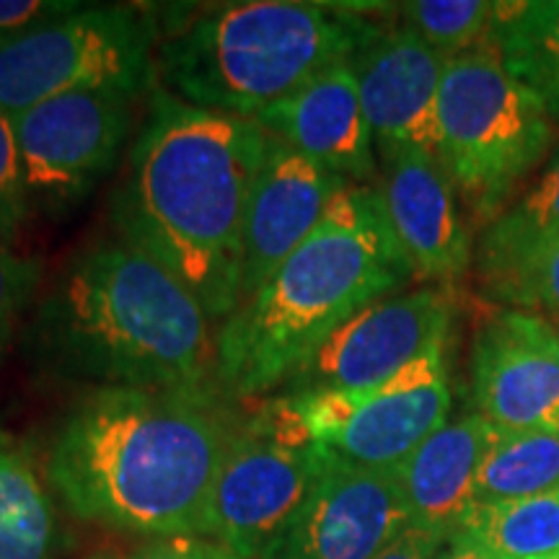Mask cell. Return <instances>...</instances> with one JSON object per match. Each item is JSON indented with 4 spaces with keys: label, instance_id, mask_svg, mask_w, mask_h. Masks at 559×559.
<instances>
[{
    "label": "cell",
    "instance_id": "obj_4",
    "mask_svg": "<svg viewBox=\"0 0 559 559\" xmlns=\"http://www.w3.org/2000/svg\"><path fill=\"white\" fill-rule=\"evenodd\" d=\"M412 277L379 187L347 181L309 239L223 321L213 383L234 402L283 389L332 332Z\"/></svg>",
    "mask_w": 559,
    "mask_h": 559
},
{
    "label": "cell",
    "instance_id": "obj_33",
    "mask_svg": "<svg viewBox=\"0 0 559 559\" xmlns=\"http://www.w3.org/2000/svg\"><path fill=\"white\" fill-rule=\"evenodd\" d=\"M549 559H559V557H549Z\"/></svg>",
    "mask_w": 559,
    "mask_h": 559
},
{
    "label": "cell",
    "instance_id": "obj_32",
    "mask_svg": "<svg viewBox=\"0 0 559 559\" xmlns=\"http://www.w3.org/2000/svg\"><path fill=\"white\" fill-rule=\"evenodd\" d=\"M547 345L551 349V355H555L557 362H559V330H557V326H551V324H547Z\"/></svg>",
    "mask_w": 559,
    "mask_h": 559
},
{
    "label": "cell",
    "instance_id": "obj_20",
    "mask_svg": "<svg viewBox=\"0 0 559 559\" xmlns=\"http://www.w3.org/2000/svg\"><path fill=\"white\" fill-rule=\"evenodd\" d=\"M489 39L508 73L559 128V0L498 3Z\"/></svg>",
    "mask_w": 559,
    "mask_h": 559
},
{
    "label": "cell",
    "instance_id": "obj_16",
    "mask_svg": "<svg viewBox=\"0 0 559 559\" xmlns=\"http://www.w3.org/2000/svg\"><path fill=\"white\" fill-rule=\"evenodd\" d=\"M379 192L415 277L449 285L464 275L472 241L443 160L417 151L381 160Z\"/></svg>",
    "mask_w": 559,
    "mask_h": 559
},
{
    "label": "cell",
    "instance_id": "obj_24",
    "mask_svg": "<svg viewBox=\"0 0 559 559\" xmlns=\"http://www.w3.org/2000/svg\"><path fill=\"white\" fill-rule=\"evenodd\" d=\"M396 13L404 29L415 34L443 60L474 50L489 37L498 3L489 0H412Z\"/></svg>",
    "mask_w": 559,
    "mask_h": 559
},
{
    "label": "cell",
    "instance_id": "obj_30",
    "mask_svg": "<svg viewBox=\"0 0 559 559\" xmlns=\"http://www.w3.org/2000/svg\"><path fill=\"white\" fill-rule=\"evenodd\" d=\"M445 544H449V539L443 534L412 526L404 531L400 539L391 542L376 559H438Z\"/></svg>",
    "mask_w": 559,
    "mask_h": 559
},
{
    "label": "cell",
    "instance_id": "obj_3",
    "mask_svg": "<svg viewBox=\"0 0 559 559\" xmlns=\"http://www.w3.org/2000/svg\"><path fill=\"white\" fill-rule=\"evenodd\" d=\"M207 311L122 236L91 243L41 298L29 342L52 373L99 389L215 386Z\"/></svg>",
    "mask_w": 559,
    "mask_h": 559
},
{
    "label": "cell",
    "instance_id": "obj_18",
    "mask_svg": "<svg viewBox=\"0 0 559 559\" xmlns=\"http://www.w3.org/2000/svg\"><path fill=\"white\" fill-rule=\"evenodd\" d=\"M500 430L479 412L449 419L396 469L407 498L412 526L451 539L474 506V485Z\"/></svg>",
    "mask_w": 559,
    "mask_h": 559
},
{
    "label": "cell",
    "instance_id": "obj_6",
    "mask_svg": "<svg viewBox=\"0 0 559 559\" xmlns=\"http://www.w3.org/2000/svg\"><path fill=\"white\" fill-rule=\"evenodd\" d=\"M440 160L479 223H492L555 143V122L502 66L492 39L445 60Z\"/></svg>",
    "mask_w": 559,
    "mask_h": 559
},
{
    "label": "cell",
    "instance_id": "obj_19",
    "mask_svg": "<svg viewBox=\"0 0 559 559\" xmlns=\"http://www.w3.org/2000/svg\"><path fill=\"white\" fill-rule=\"evenodd\" d=\"M58 515L29 445L0 428V559H55Z\"/></svg>",
    "mask_w": 559,
    "mask_h": 559
},
{
    "label": "cell",
    "instance_id": "obj_27",
    "mask_svg": "<svg viewBox=\"0 0 559 559\" xmlns=\"http://www.w3.org/2000/svg\"><path fill=\"white\" fill-rule=\"evenodd\" d=\"M41 262L21 257L9 243L0 241V355L11 345L16 324L29 309L39 288Z\"/></svg>",
    "mask_w": 559,
    "mask_h": 559
},
{
    "label": "cell",
    "instance_id": "obj_21",
    "mask_svg": "<svg viewBox=\"0 0 559 559\" xmlns=\"http://www.w3.org/2000/svg\"><path fill=\"white\" fill-rule=\"evenodd\" d=\"M449 542H466L492 559L559 557V492L474 502Z\"/></svg>",
    "mask_w": 559,
    "mask_h": 559
},
{
    "label": "cell",
    "instance_id": "obj_12",
    "mask_svg": "<svg viewBox=\"0 0 559 559\" xmlns=\"http://www.w3.org/2000/svg\"><path fill=\"white\" fill-rule=\"evenodd\" d=\"M407 528L412 513L396 472L326 453L324 472L275 559H376Z\"/></svg>",
    "mask_w": 559,
    "mask_h": 559
},
{
    "label": "cell",
    "instance_id": "obj_11",
    "mask_svg": "<svg viewBox=\"0 0 559 559\" xmlns=\"http://www.w3.org/2000/svg\"><path fill=\"white\" fill-rule=\"evenodd\" d=\"M456 300L449 285L394 293L345 321L283 383L285 394L362 391L445 347Z\"/></svg>",
    "mask_w": 559,
    "mask_h": 559
},
{
    "label": "cell",
    "instance_id": "obj_8",
    "mask_svg": "<svg viewBox=\"0 0 559 559\" xmlns=\"http://www.w3.org/2000/svg\"><path fill=\"white\" fill-rule=\"evenodd\" d=\"M326 453L311 443L285 402L272 400L230 445L210 500L205 536L241 559H275L324 472Z\"/></svg>",
    "mask_w": 559,
    "mask_h": 559
},
{
    "label": "cell",
    "instance_id": "obj_15",
    "mask_svg": "<svg viewBox=\"0 0 559 559\" xmlns=\"http://www.w3.org/2000/svg\"><path fill=\"white\" fill-rule=\"evenodd\" d=\"M345 185L337 174L270 135L243 218L241 304L309 239Z\"/></svg>",
    "mask_w": 559,
    "mask_h": 559
},
{
    "label": "cell",
    "instance_id": "obj_1",
    "mask_svg": "<svg viewBox=\"0 0 559 559\" xmlns=\"http://www.w3.org/2000/svg\"><path fill=\"white\" fill-rule=\"evenodd\" d=\"M218 386L96 389L52 438L47 481L73 515L128 534L205 536L241 415Z\"/></svg>",
    "mask_w": 559,
    "mask_h": 559
},
{
    "label": "cell",
    "instance_id": "obj_17",
    "mask_svg": "<svg viewBox=\"0 0 559 559\" xmlns=\"http://www.w3.org/2000/svg\"><path fill=\"white\" fill-rule=\"evenodd\" d=\"M267 135L317 160L353 185H368L379 174L376 143L360 102L353 60L330 70L272 104L254 117Z\"/></svg>",
    "mask_w": 559,
    "mask_h": 559
},
{
    "label": "cell",
    "instance_id": "obj_14",
    "mask_svg": "<svg viewBox=\"0 0 559 559\" xmlns=\"http://www.w3.org/2000/svg\"><path fill=\"white\" fill-rule=\"evenodd\" d=\"M472 386L479 415L500 432H559V362L547 321L502 311L472 347Z\"/></svg>",
    "mask_w": 559,
    "mask_h": 559
},
{
    "label": "cell",
    "instance_id": "obj_26",
    "mask_svg": "<svg viewBox=\"0 0 559 559\" xmlns=\"http://www.w3.org/2000/svg\"><path fill=\"white\" fill-rule=\"evenodd\" d=\"M29 207L16 128L11 117L0 111V241L9 247L16 241L21 226L29 218Z\"/></svg>",
    "mask_w": 559,
    "mask_h": 559
},
{
    "label": "cell",
    "instance_id": "obj_10",
    "mask_svg": "<svg viewBox=\"0 0 559 559\" xmlns=\"http://www.w3.org/2000/svg\"><path fill=\"white\" fill-rule=\"evenodd\" d=\"M135 99L109 91L66 94L13 120L29 202L66 213L117 166L132 130Z\"/></svg>",
    "mask_w": 559,
    "mask_h": 559
},
{
    "label": "cell",
    "instance_id": "obj_31",
    "mask_svg": "<svg viewBox=\"0 0 559 559\" xmlns=\"http://www.w3.org/2000/svg\"><path fill=\"white\" fill-rule=\"evenodd\" d=\"M438 559H492L485 551L466 542H449Z\"/></svg>",
    "mask_w": 559,
    "mask_h": 559
},
{
    "label": "cell",
    "instance_id": "obj_2",
    "mask_svg": "<svg viewBox=\"0 0 559 559\" xmlns=\"http://www.w3.org/2000/svg\"><path fill=\"white\" fill-rule=\"evenodd\" d=\"M270 135L257 120L151 91L115 198L117 234L164 264L213 321L241 304V236Z\"/></svg>",
    "mask_w": 559,
    "mask_h": 559
},
{
    "label": "cell",
    "instance_id": "obj_9",
    "mask_svg": "<svg viewBox=\"0 0 559 559\" xmlns=\"http://www.w3.org/2000/svg\"><path fill=\"white\" fill-rule=\"evenodd\" d=\"M313 445L366 469L396 472L449 423L453 404L445 347L432 349L394 379L362 391L283 394Z\"/></svg>",
    "mask_w": 559,
    "mask_h": 559
},
{
    "label": "cell",
    "instance_id": "obj_13",
    "mask_svg": "<svg viewBox=\"0 0 559 559\" xmlns=\"http://www.w3.org/2000/svg\"><path fill=\"white\" fill-rule=\"evenodd\" d=\"M353 68L379 160L404 151L440 158L438 94L445 60L402 26L376 34Z\"/></svg>",
    "mask_w": 559,
    "mask_h": 559
},
{
    "label": "cell",
    "instance_id": "obj_29",
    "mask_svg": "<svg viewBox=\"0 0 559 559\" xmlns=\"http://www.w3.org/2000/svg\"><path fill=\"white\" fill-rule=\"evenodd\" d=\"M130 559H241L239 555L207 539V536H171L153 539L140 547Z\"/></svg>",
    "mask_w": 559,
    "mask_h": 559
},
{
    "label": "cell",
    "instance_id": "obj_23",
    "mask_svg": "<svg viewBox=\"0 0 559 559\" xmlns=\"http://www.w3.org/2000/svg\"><path fill=\"white\" fill-rule=\"evenodd\" d=\"M559 492V432H500L481 461L474 502Z\"/></svg>",
    "mask_w": 559,
    "mask_h": 559
},
{
    "label": "cell",
    "instance_id": "obj_25",
    "mask_svg": "<svg viewBox=\"0 0 559 559\" xmlns=\"http://www.w3.org/2000/svg\"><path fill=\"white\" fill-rule=\"evenodd\" d=\"M487 293L502 304L515 306V311L539 317L559 330V239L489 285Z\"/></svg>",
    "mask_w": 559,
    "mask_h": 559
},
{
    "label": "cell",
    "instance_id": "obj_7",
    "mask_svg": "<svg viewBox=\"0 0 559 559\" xmlns=\"http://www.w3.org/2000/svg\"><path fill=\"white\" fill-rule=\"evenodd\" d=\"M158 26L135 5H83L0 47V111L11 120L66 94L138 99L153 86Z\"/></svg>",
    "mask_w": 559,
    "mask_h": 559
},
{
    "label": "cell",
    "instance_id": "obj_22",
    "mask_svg": "<svg viewBox=\"0 0 559 559\" xmlns=\"http://www.w3.org/2000/svg\"><path fill=\"white\" fill-rule=\"evenodd\" d=\"M559 239V151L531 190L508 205L479 239L477 267L489 288Z\"/></svg>",
    "mask_w": 559,
    "mask_h": 559
},
{
    "label": "cell",
    "instance_id": "obj_5",
    "mask_svg": "<svg viewBox=\"0 0 559 559\" xmlns=\"http://www.w3.org/2000/svg\"><path fill=\"white\" fill-rule=\"evenodd\" d=\"M379 24L349 5L249 0L198 13L158 41L164 91L190 107L254 120L262 109L347 62Z\"/></svg>",
    "mask_w": 559,
    "mask_h": 559
},
{
    "label": "cell",
    "instance_id": "obj_28",
    "mask_svg": "<svg viewBox=\"0 0 559 559\" xmlns=\"http://www.w3.org/2000/svg\"><path fill=\"white\" fill-rule=\"evenodd\" d=\"M79 9L73 0H0V47Z\"/></svg>",
    "mask_w": 559,
    "mask_h": 559
}]
</instances>
